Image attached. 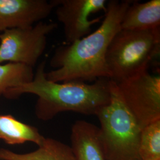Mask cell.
Returning a JSON list of instances; mask_svg holds the SVG:
<instances>
[{"mask_svg":"<svg viewBox=\"0 0 160 160\" xmlns=\"http://www.w3.org/2000/svg\"><path fill=\"white\" fill-rule=\"evenodd\" d=\"M131 1L112 0L101 25L94 32L67 45L59 46L52 58L53 69L46 78L56 82L110 79L106 56L109 44L121 29V23Z\"/></svg>","mask_w":160,"mask_h":160,"instance_id":"6da1fadb","label":"cell"},{"mask_svg":"<svg viewBox=\"0 0 160 160\" xmlns=\"http://www.w3.org/2000/svg\"><path fill=\"white\" fill-rule=\"evenodd\" d=\"M0 160H76L71 146L58 140L45 138L34 151L19 154L0 148Z\"/></svg>","mask_w":160,"mask_h":160,"instance_id":"8fae6325","label":"cell"},{"mask_svg":"<svg viewBox=\"0 0 160 160\" xmlns=\"http://www.w3.org/2000/svg\"><path fill=\"white\" fill-rule=\"evenodd\" d=\"M46 61L39 65L34 78L28 83L8 90L4 96L16 98L23 94L38 96L35 114L40 120H51L57 114L72 112L96 115L110 100V80L100 78L94 83L69 81L56 82L46 78Z\"/></svg>","mask_w":160,"mask_h":160,"instance_id":"7a4b0ae2","label":"cell"},{"mask_svg":"<svg viewBox=\"0 0 160 160\" xmlns=\"http://www.w3.org/2000/svg\"><path fill=\"white\" fill-rule=\"evenodd\" d=\"M116 83L127 108L142 129L160 119L159 75L151 74L147 69Z\"/></svg>","mask_w":160,"mask_h":160,"instance_id":"5b68a950","label":"cell"},{"mask_svg":"<svg viewBox=\"0 0 160 160\" xmlns=\"http://www.w3.org/2000/svg\"><path fill=\"white\" fill-rule=\"evenodd\" d=\"M58 20L63 25L67 43H71L91 33L92 26L100 18L90 16L107 9L105 0H53Z\"/></svg>","mask_w":160,"mask_h":160,"instance_id":"52a82bcc","label":"cell"},{"mask_svg":"<svg viewBox=\"0 0 160 160\" xmlns=\"http://www.w3.org/2000/svg\"><path fill=\"white\" fill-rule=\"evenodd\" d=\"M110 100L96 116L105 160H141L139 145L142 128L127 108L117 84L110 80Z\"/></svg>","mask_w":160,"mask_h":160,"instance_id":"3957f363","label":"cell"},{"mask_svg":"<svg viewBox=\"0 0 160 160\" xmlns=\"http://www.w3.org/2000/svg\"><path fill=\"white\" fill-rule=\"evenodd\" d=\"M160 29H120L109 44L106 61L110 80L120 82L148 69L160 52Z\"/></svg>","mask_w":160,"mask_h":160,"instance_id":"277c9868","label":"cell"},{"mask_svg":"<svg viewBox=\"0 0 160 160\" xmlns=\"http://www.w3.org/2000/svg\"><path fill=\"white\" fill-rule=\"evenodd\" d=\"M57 28L40 22L27 28L8 29L0 34V63H23L33 67L45 51L47 36Z\"/></svg>","mask_w":160,"mask_h":160,"instance_id":"8992f818","label":"cell"},{"mask_svg":"<svg viewBox=\"0 0 160 160\" xmlns=\"http://www.w3.org/2000/svg\"><path fill=\"white\" fill-rule=\"evenodd\" d=\"M160 0L145 2L132 1L123 17L122 29L148 30L160 29Z\"/></svg>","mask_w":160,"mask_h":160,"instance_id":"30bf717a","label":"cell"},{"mask_svg":"<svg viewBox=\"0 0 160 160\" xmlns=\"http://www.w3.org/2000/svg\"><path fill=\"white\" fill-rule=\"evenodd\" d=\"M45 138L36 127L18 120L12 114H0V139L7 144L31 142L39 146Z\"/></svg>","mask_w":160,"mask_h":160,"instance_id":"7c38bea8","label":"cell"},{"mask_svg":"<svg viewBox=\"0 0 160 160\" xmlns=\"http://www.w3.org/2000/svg\"><path fill=\"white\" fill-rule=\"evenodd\" d=\"M139 154L141 160H160V119L142 129Z\"/></svg>","mask_w":160,"mask_h":160,"instance_id":"5bb4252c","label":"cell"},{"mask_svg":"<svg viewBox=\"0 0 160 160\" xmlns=\"http://www.w3.org/2000/svg\"><path fill=\"white\" fill-rule=\"evenodd\" d=\"M33 67L23 63H0V95L8 90L28 83L33 79Z\"/></svg>","mask_w":160,"mask_h":160,"instance_id":"4fadbf2b","label":"cell"},{"mask_svg":"<svg viewBox=\"0 0 160 160\" xmlns=\"http://www.w3.org/2000/svg\"><path fill=\"white\" fill-rule=\"evenodd\" d=\"M55 6L46 0H0V32L27 28L51 14Z\"/></svg>","mask_w":160,"mask_h":160,"instance_id":"ba28073f","label":"cell"},{"mask_svg":"<svg viewBox=\"0 0 160 160\" xmlns=\"http://www.w3.org/2000/svg\"><path fill=\"white\" fill-rule=\"evenodd\" d=\"M76 160H105L99 141V128L84 120L71 128V145Z\"/></svg>","mask_w":160,"mask_h":160,"instance_id":"9c48e42d","label":"cell"}]
</instances>
